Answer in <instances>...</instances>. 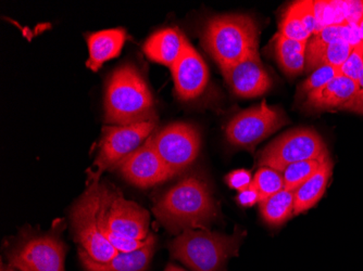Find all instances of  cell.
Instances as JSON below:
<instances>
[{"label": "cell", "instance_id": "32", "mask_svg": "<svg viewBox=\"0 0 363 271\" xmlns=\"http://www.w3.org/2000/svg\"><path fill=\"white\" fill-rule=\"evenodd\" d=\"M342 110L363 114V89H360L354 97Z\"/></svg>", "mask_w": 363, "mask_h": 271}, {"label": "cell", "instance_id": "7", "mask_svg": "<svg viewBox=\"0 0 363 271\" xmlns=\"http://www.w3.org/2000/svg\"><path fill=\"white\" fill-rule=\"evenodd\" d=\"M328 148L321 136L311 128H297L285 132L263 149L259 165L282 173L289 165L301 161L326 158Z\"/></svg>", "mask_w": 363, "mask_h": 271}, {"label": "cell", "instance_id": "10", "mask_svg": "<svg viewBox=\"0 0 363 271\" xmlns=\"http://www.w3.org/2000/svg\"><path fill=\"white\" fill-rule=\"evenodd\" d=\"M156 127V122L146 121L130 125L104 126L101 146L96 158L97 174L106 169L117 168L128 156L135 152Z\"/></svg>", "mask_w": 363, "mask_h": 271}, {"label": "cell", "instance_id": "15", "mask_svg": "<svg viewBox=\"0 0 363 271\" xmlns=\"http://www.w3.org/2000/svg\"><path fill=\"white\" fill-rule=\"evenodd\" d=\"M156 238L148 236L147 244L133 252H119L108 263H97L91 260L84 250H79V260L86 271H147L154 256Z\"/></svg>", "mask_w": 363, "mask_h": 271}, {"label": "cell", "instance_id": "31", "mask_svg": "<svg viewBox=\"0 0 363 271\" xmlns=\"http://www.w3.org/2000/svg\"><path fill=\"white\" fill-rule=\"evenodd\" d=\"M236 201L240 207H254L257 203H260L261 200L258 191L256 190L252 183L248 188L238 192Z\"/></svg>", "mask_w": 363, "mask_h": 271}, {"label": "cell", "instance_id": "23", "mask_svg": "<svg viewBox=\"0 0 363 271\" xmlns=\"http://www.w3.org/2000/svg\"><path fill=\"white\" fill-rule=\"evenodd\" d=\"M352 47L346 40H340L324 47L321 52L315 56L306 58L307 71L317 70L322 65H331V67L340 69L352 52Z\"/></svg>", "mask_w": 363, "mask_h": 271}, {"label": "cell", "instance_id": "17", "mask_svg": "<svg viewBox=\"0 0 363 271\" xmlns=\"http://www.w3.org/2000/svg\"><path fill=\"white\" fill-rule=\"evenodd\" d=\"M189 42L177 28H162L148 38L143 50L147 58L154 62L172 67L181 58Z\"/></svg>", "mask_w": 363, "mask_h": 271}, {"label": "cell", "instance_id": "1", "mask_svg": "<svg viewBox=\"0 0 363 271\" xmlns=\"http://www.w3.org/2000/svg\"><path fill=\"white\" fill-rule=\"evenodd\" d=\"M154 213L164 227L177 233L206 229L217 219L219 209L205 179L187 176L157 201Z\"/></svg>", "mask_w": 363, "mask_h": 271}, {"label": "cell", "instance_id": "2", "mask_svg": "<svg viewBox=\"0 0 363 271\" xmlns=\"http://www.w3.org/2000/svg\"><path fill=\"white\" fill-rule=\"evenodd\" d=\"M105 120L113 125L155 121L154 98L144 77L132 63L116 69L108 79Z\"/></svg>", "mask_w": 363, "mask_h": 271}, {"label": "cell", "instance_id": "30", "mask_svg": "<svg viewBox=\"0 0 363 271\" xmlns=\"http://www.w3.org/2000/svg\"><path fill=\"white\" fill-rule=\"evenodd\" d=\"M254 177L250 174V171L246 169H236L233 172H230L228 176L225 177V183H228V187L235 190L242 191L244 189L248 188L252 183Z\"/></svg>", "mask_w": 363, "mask_h": 271}, {"label": "cell", "instance_id": "36", "mask_svg": "<svg viewBox=\"0 0 363 271\" xmlns=\"http://www.w3.org/2000/svg\"><path fill=\"white\" fill-rule=\"evenodd\" d=\"M358 85L359 89H363V72L362 74L360 75V77H359Z\"/></svg>", "mask_w": 363, "mask_h": 271}, {"label": "cell", "instance_id": "22", "mask_svg": "<svg viewBox=\"0 0 363 271\" xmlns=\"http://www.w3.org/2000/svg\"><path fill=\"white\" fill-rule=\"evenodd\" d=\"M259 204L263 220L271 227H279L293 216L295 204L294 191L283 189L272 197L263 200Z\"/></svg>", "mask_w": 363, "mask_h": 271}, {"label": "cell", "instance_id": "18", "mask_svg": "<svg viewBox=\"0 0 363 271\" xmlns=\"http://www.w3.org/2000/svg\"><path fill=\"white\" fill-rule=\"evenodd\" d=\"M279 34L297 42H308L315 32V1L291 4L279 22Z\"/></svg>", "mask_w": 363, "mask_h": 271}, {"label": "cell", "instance_id": "9", "mask_svg": "<svg viewBox=\"0 0 363 271\" xmlns=\"http://www.w3.org/2000/svg\"><path fill=\"white\" fill-rule=\"evenodd\" d=\"M286 116L266 101L234 116L225 127L226 139L233 146L252 149L286 123Z\"/></svg>", "mask_w": 363, "mask_h": 271}, {"label": "cell", "instance_id": "24", "mask_svg": "<svg viewBox=\"0 0 363 271\" xmlns=\"http://www.w3.org/2000/svg\"><path fill=\"white\" fill-rule=\"evenodd\" d=\"M330 158V156L313 160L301 161L289 165L282 172L284 180V189L295 191L310 177L313 176L319 171L320 167Z\"/></svg>", "mask_w": 363, "mask_h": 271}, {"label": "cell", "instance_id": "28", "mask_svg": "<svg viewBox=\"0 0 363 271\" xmlns=\"http://www.w3.org/2000/svg\"><path fill=\"white\" fill-rule=\"evenodd\" d=\"M363 72V42L352 47L347 60L340 67V74L358 81Z\"/></svg>", "mask_w": 363, "mask_h": 271}, {"label": "cell", "instance_id": "6", "mask_svg": "<svg viewBox=\"0 0 363 271\" xmlns=\"http://www.w3.org/2000/svg\"><path fill=\"white\" fill-rule=\"evenodd\" d=\"M67 246L58 230L48 233L23 232L7 253L10 266L20 271H65Z\"/></svg>", "mask_w": 363, "mask_h": 271}, {"label": "cell", "instance_id": "25", "mask_svg": "<svg viewBox=\"0 0 363 271\" xmlns=\"http://www.w3.org/2000/svg\"><path fill=\"white\" fill-rule=\"evenodd\" d=\"M315 32L333 25L347 24L346 1H315Z\"/></svg>", "mask_w": 363, "mask_h": 271}, {"label": "cell", "instance_id": "21", "mask_svg": "<svg viewBox=\"0 0 363 271\" xmlns=\"http://www.w3.org/2000/svg\"><path fill=\"white\" fill-rule=\"evenodd\" d=\"M308 42L289 40L277 33L275 36V52L277 61L286 74L298 75L306 65Z\"/></svg>", "mask_w": 363, "mask_h": 271}, {"label": "cell", "instance_id": "12", "mask_svg": "<svg viewBox=\"0 0 363 271\" xmlns=\"http://www.w3.org/2000/svg\"><path fill=\"white\" fill-rule=\"evenodd\" d=\"M117 168L128 183L140 188H150L174 177L155 149L152 136Z\"/></svg>", "mask_w": 363, "mask_h": 271}, {"label": "cell", "instance_id": "14", "mask_svg": "<svg viewBox=\"0 0 363 271\" xmlns=\"http://www.w3.org/2000/svg\"><path fill=\"white\" fill-rule=\"evenodd\" d=\"M171 71L175 91L182 100L196 99L205 91L209 81V71L201 54L189 42Z\"/></svg>", "mask_w": 363, "mask_h": 271}, {"label": "cell", "instance_id": "27", "mask_svg": "<svg viewBox=\"0 0 363 271\" xmlns=\"http://www.w3.org/2000/svg\"><path fill=\"white\" fill-rule=\"evenodd\" d=\"M337 75H340V69L337 67H331V65H322V67H318L315 72L311 73L309 77L301 83L299 91L303 95L308 96L312 91H317L326 83H330Z\"/></svg>", "mask_w": 363, "mask_h": 271}, {"label": "cell", "instance_id": "8", "mask_svg": "<svg viewBox=\"0 0 363 271\" xmlns=\"http://www.w3.org/2000/svg\"><path fill=\"white\" fill-rule=\"evenodd\" d=\"M103 223L106 234H117L130 239L146 240L150 236V214L134 202L124 199L101 183Z\"/></svg>", "mask_w": 363, "mask_h": 271}, {"label": "cell", "instance_id": "3", "mask_svg": "<svg viewBox=\"0 0 363 271\" xmlns=\"http://www.w3.org/2000/svg\"><path fill=\"white\" fill-rule=\"evenodd\" d=\"M203 42L206 50L223 70L252 52H258V24L248 14L213 16L203 28Z\"/></svg>", "mask_w": 363, "mask_h": 271}, {"label": "cell", "instance_id": "35", "mask_svg": "<svg viewBox=\"0 0 363 271\" xmlns=\"http://www.w3.org/2000/svg\"><path fill=\"white\" fill-rule=\"evenodd\" d=\"M359 32H360L361 40L363 42V19L358 23Z\"/></svg>", "mask_w": 363, "mask_h": 271}, {"label": "cell", "instance_id": "5", "mask_svg": "<svg viewBox=\"0 0 363 271\" xmlns=\"http://www.w3.org/2000/svg\"><path fill=\"white\" fill-rule=\"evenodd\" d=\"M71 223L79 250H84L91 260L104 264L117 256L119 252L110 243L104 229L101 183L97 173L91 176L86 191L73 207Z\"/></svg>", "mask_w": 363, "mask_h": 271}, {"label": "cell", "instance_id": "11", "mask_svg": "<svg viewBox=\"0 0 363 271\" xmlns=\"http://www.w3.org/2000/svg\"><path fill=\"white\" fill-rule=\"evenodd\" d=\"M152 144L174 176L193 164L201 150V134L191 124L173 123L152 134Z\"/></svg>", "mask_w": 363, "mask_h": 271}, {"label": "cell", "instance_id": "34", "mask_svg": "<svg viewBox=\"0 0 363 271\" xmlns=\"http://www.w3.org/2000/svg\"><path fill=\"white\" fill-rule=\"evenodd\" d=\"M1 271H18V269L14 268V267L10 266V265L6 266L5 264H1Z\"/></svg>", "mask_w": 363, "mask_h": 271}, {"label": "cell", "instance_id": "4", "mask_svg": "<svg viewBox=\"0 0 363 271\" xmlns=\"http://www.w3.org/2000/svg\"><path fill=\"white\" fill-rule=\"evenodd\" d=\"M245 232L233 236L207 229H186L170 244L171 255L193 271H223L230 258L236 256Z\"/></svg>", "mask_w": 363, "mask_h": 271}, {"label": "cell", "instance_id": "26", "mask_svg": "<svg viewBox=\"0 0 363 271\" xmlns=\"http://www.w3.org/2000/svg\"><path fill=\"white\" fill-rule=\"evenodd\" d=\"M252 185L263 201L284 189L282 173L270 167H261L252 179Z\"/></svg>", "mask_w": 363, "mask_h": 271}, {"label": "cell", "instance_id": "33", "mask_svg": "<svg viewBox=\"0 0 363 271\" xmlns=\"http://www.w3.org/2000/svg\"><path fill=\"white\" fill-rule=\"evenodd\" d=\"M164 271H185L184 269L179 268V266H175V265H168L167 268L164 269Z\"/></svg>", "mask_w": 363, "mask_h": 271}, {"label": "cell", "instance_id": "16", "mask_svg": "<svg viewBox=\"0 0 363 271\" xmlns=\"http://www.w3.org/2000/svg\"><path fill=\"white\" fill-rule=\"evenodd\" d=\"M359 91L358 81L340 74L321 88L310 93L305 105L317 111L342 109Z\"/></svg>", "mask_w": 363, "mask_h": 271}, {"label": "cell", "instance_id": "29", "mask_svg": "<svg viewBox=\"0 0 363 271\" xmlns=\"http://www.w3.org/2000/svg\"><path fill=\"white\" fill-rule=\"evenodd\" d=\"M107 238L118 252H133L146 246L148 241V238L146 240H136L117 234H108Z\"/></svg>", "mask_w": 363, "mask_h": 271}, {"label": "cell", "instance_id": "19", "mask_svg": "<svg viewBox=\"0 0 363 271\" xmlns=\"http://www.w3.org/2000/svg\"><path fill=\"white\" fill-rule=\"evenodd\" d=\"M126 40L124 28H109L91 33L87 36L89 58L87 67L96 72L104 63L119 56Z\"/></svg>", "mask_w": 363, "mask_h": 271}, {"label": "cell", "instance_id": "13", "mask_svg": "<svg viewBox=\"0 0 363 271\" xmlns=\"http://www.w3.org/2000/svg\"><path fill=\"white\" fill-rule=\"evenodd\" d=\"M222 71L230 91L242 98H256L271 88L272 81L260 60L259 52H252L232 67Z\"/></svg>", "mask_w": 363, "mask_h": 271}, {"label": "cell", "instance_id": "20", "mask_svg": "<svg viewBox=\"0 0 363 271\" xmlns=\"http://www.w3.org/2000/svg\"><path fill=\"white\" fill-rule=\"evenodd\" d=\"M333 173V162L328 158L313 176L294 191V215L305 213L322 199Z\"/></svg>", "mask_w": 363, "mask_h": 271}]
</instances>
